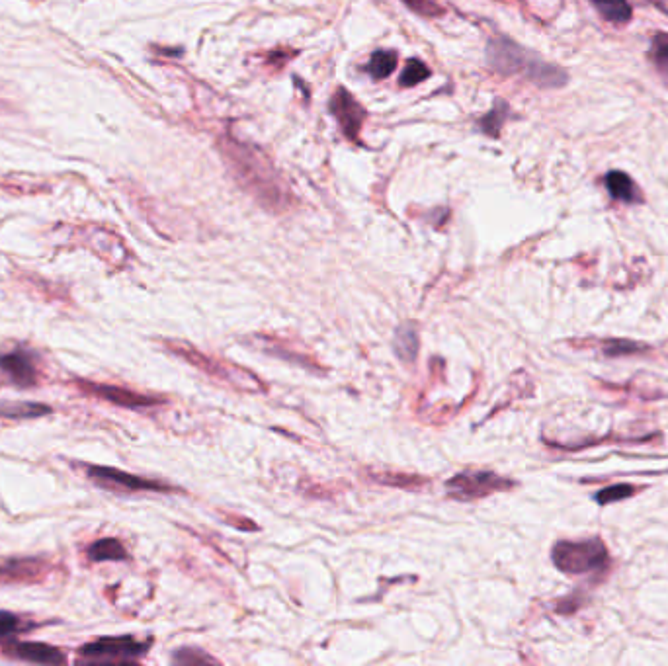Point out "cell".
Instances as JSON below:
<instances>
[{
    "instance_id": "obj_26",
    "label": "cell",
    "mask_w": 668,
    "mask_h": 666,
    "mask_svg": "<svg viewBox=\"0 0 668 666\" xmlns=\"http://www.w3.org/2000/svg\"><path fill=\"white\" fill-rule=\"evenodd\" d=\"M401 2L420 18H442L446 14V8L438 0H401Z\"/></svg>"
},
{
    "instance_id": "obj_10",
    "label": "cell",
    "mask_w": 668,
    "mask_h": 666,
    "mask_svg": "<svg viewBox=\"0 0 668 666\" xmlns=\"http://www.w3.org/2000/svg\"><path fill=\"white\" fill-rule=\"evenodd\" d=\"M0 370L8 377V381L20 389L36 387L40 381V370L36 358L28 350H12L0 356Z\"/></svg>"
},
{
    "instance_id": "obj_22",
    "label": "cell",
    "mask_w": 668,
    "mask_h": 666,
    "mask_svg": "<svg viewBox=\"0 0 668 666\" xmlns=\"http://www.w3.org/2000/svg\"><path fill=\"white\" fill-rule=\"evenodd\" d=\"M647 55H649V61L653 63V67L668 81V34H665V32L655 34Z\"/></svg>"
},
{
    "instance_id": "obj_16",
    "label": "cell",
    "mask_w": 668,
    "mask_h": 666,
    "mask_svg": "<svg viewBox=\"0 0 668 666\" xmlns=\"http://www.w3.org/2000/svg\"><path fill=\"white\" fill-rule=\"evenodd\" d=\"M262 338V336H260ZM264 340V346H262V350L264 352H268L270 356H276V358H282V360H288V362H292V364H297V366H303V368H309V370H315V372H319V370H323L313 358H309V356H305V354H301V352H297V350H293V348H290V346H286V344H278V340H274V338H262Z\"/></svg>"
},
{
    "instance_id": "obj_18",
    "label": "cell",
    "mask_w": 668,
    "mask_h": 666,
    "mask_svg": "<svg viewBox=\"0 0 668 666\" xmlns=\"http://www.w3.org/2000/svg\"><path fill=\"white\" fill-rule=\"evenodd\" d=\"M588 2L596 8V12L604 20H608L612 24H626L631 20L633 10H631L627 0H588Z\"/></svg>"
},
{
    "instance_id": "obj_25",
    "label": "cell",
    "mask_w": 668,
    "mask_h": 666,
    "mask_svg": "<svg viewBox=\"0 0 668 666\" xmlns=\"http://www.w3.org/2000/svg\"><path fill=\"white\" fill-rule=\"evenodd\" d=\"M635 487L633 485H627V483H620V485H612L608 489H602L594 495V500L600 504V506H606V504H612V502H618V500L631 499L635 495Z\"/></svg>"
},
{
    "instance_id": "obj_13",
    "label": "cell",
    "mask_w": 668,
    "mask_h": 666,
    "mask_svg": "<svg viewBox=\"0 0 668 666\" xmlns=\"http://www.w3.org/2000/svg\"><path fill=\"white\" fill-rule=\"evenodd\" d=\"M604 184H606V190L610 192V196L618 202H624V204H641L643 202L641 190L631 180V176L622 172V170L608 172Z\"/></svg>"
},
{
    "instance_id": "obj_23",
    "label": "cell",
    "mask_w": 668,
    "mask_h": 666,
    "mask_svg": "<svg viewBox=\"0 0 668 666\" xmlns=\"http://www.w3.org/2000/svg\"><path fill=\"white\" fill-rule=\"evenodd\" d=\"M600 350L604 356L608 358H620V356H633L639 354L643 350H649L645 344L633 342V340H618V338H610L600 342Z\"/></svg>"
},
{
    "instance_id": "obj_20",
    "label": "cell",
    "mask_w": 668,
    "mask_h": 666,
    "mask_svg": "<svg viewBox=\"0 0 668 666\" xmlns=\"http://www.w3.org/2000/svg\"><path fill=\"white\" fill-rule=\"evenodd\" d=\"M510 116V106L504 100H497L495 106L491 108L489 114H485L483 118H479V129L489 135V137H499L501 135L502 127L506 124Z\"/></svg>"
},
{
    "instance_id": "obj_6",
    "label": "cell",
    "mask_w": 668,
    "mask_h": 666,
    "mask_svg": "<svg viewBox=\"0 0 668 666\" xmlns=\"http://www.w3.org/2000/svg\"><path fill=\"white\" fill-rule=\"evenodd\" d=\"M153 645V639H137L133 635L100 637L79 649V655L90 663L133 665L143 659Z\"/></svg>"
},
{
    "instance_id": "obj_11",
    "label": "cell",
    "mask_w": 668,
    "mask_h": 666,
    "mask_svg": "<svg viewBox=\"0 0 668 666\" xmlns=\"http://www.w3.org/2000/svg\"><path fill=\"white\" fill-rule=\"evenodd\" d=\"M2 653L6 657L26 661V663H38V665H65L67 655L47 643L38 641H10L2 645Z\"/></svg>"
},
{
    "instance_id": "obj_1",
    "label": "cell",
    "mask_w": 668,
    "mask_h": 666,
    "mask_svg": "<svg viewBox=\"0 0 668 666\" xmlns=\"http://www.w3.org/2000/svg\"><path fill=\"white\" fill-rule=\"evenodd\" d=\"M217 149L237 184L251 194L260 208L272 213H284L292 208L295 198L288 182L260 147L237 139L227 131L217 139Z\"/></svg>"
},
{
    "instance_id": "obj_21",
    "label": "cell",
    "mask_w": 668,
    "mask_h": 666,
    "mask_svg": "<svg viewBox=\"0 0 668 666\" xmlns=\"http://www.w3.org/2000/svg\"><path fill=\"white\" fill-rule=\"evenodd\" d=\"M51 415V407L42 403H20V405H0L2 418H42Z\"/></svg>"
},
{
    "instance_id": "obj_14",
    "label": "cell",
    "mask_w": 668,
    "mask_h": 666,
    "mask_svg": "<svg viewBox=\"0 0 668 666\" xmlns=\"http://www.w3.org/2000/svg\"><path fill=\"white\" fill-rule=\"evenodd\" d=\"M368 479L379 485L401 489V491H422L424 487L432 483L428 477H422V475L395 473V471H368Z\"/></svg>"
},
{
    "instance_id": "obj_4",
    "label": "cell",
    "mask_w": 668,
    "mask_h": 666,
    "mask_svg": "<svg viewBox=\"0 0 668 666\" xmlns=\"http://www.w3.org/2000/svg\"><path fill=\"white\" fill-rule=\"evenodd\" d=\"M551 561L561 573L571 577L604 573L610 565V553L600 538H590L583 542L561 540L551 549Z\"/></svg>"
},
{
    "instance_id": "obj_17",
    "label": "cell",
    "mask_w": 668,
    "mask_h": 666,
    "mask_svg": "<svg viewBox=\"0 0 668 666\" xmlns=\"http://www.w3.org/2000/svg\"><path fill=\"white\" fill-rule=\"evenodd\" d=\"M397 63H399L397 51L377 49L376 53L370 57V63L366 65V71L374 81H383V79L393 75V71L397 69Z\"/></svg>"
},
{
    "instance_id": "obj_28",
    "label": "cell",
    "mask_w": 668,
    "mask_h": 666,
    "mask_svg": "<svg viewBox=\"0 0 668 666\" xmlns=\"http://www.w3.org/2000/svg\"><path fill=\"white\" fill-rule=\"evenodd\" d=\"M28 627H32V624H26L18 614L0 610V637H8V635H14V633H20V631H24Z\"/></svg>"
},
{
    "instance_id": "obj_19",
    "label": "cell",
    "mask_w": 668,
    "mask_h": 666,
    "mask_svg": "<svg viewBox=\"0 0 668 666\" xmlns=\"http://www.w3.org/2000/svg\"><path fill=\"white\" fill-rule=\"evenodd\" d=\"M395 352L405 364H413L418 354V334L413 325H403L395 333Z\"/></svg>"
},
{
    "instance_id": "obj_3",
    "label": "cell",
    "mask_w": 668,
    "mask_h": 666,
    "mask_svg": "<svg viewBox=\"0 0 668 666\" xmlns=\"http://www.w3.org/2000/svg\"><path fill=\"white\" fill-rule=\"evenodd\" d=\"M165 346L172 354L182 358L186 364L194 366L196 370L208 375L213 381L223 383V385H227L235 391L251 393V395L268 391L266 383L258 375L252 374L243 366H237L229 360L215 358L211 354H204L202 350H198L192 344L182 342V340H165Z\"/></svg>"
},
{
    "instance_id": "obj_2",
    "label": "cell",
    "mask_w": 668,
    "mask_h": 666,
    "mask_svg": "<svg viewBox=\"0 0 668 666\" xmlns=\"http://www.w3.org/2000/svg\"><path fill=\"white\" fill-rule=\"evenodd\" d=\"M487 63L501 77H522L543 90L563 88L569 83V73L563 67L504 36H495L487 43Z\"/></svg>"
},
{
    "instance_id": "obj_27",
    "label": "cell",
    "mask_w": 668,
    "mask_h": 666,
    "mask_svg": "<svg viewBox=\"0 0 668 666\" xmlns=\"http://www.w3.org/2000/svg\"><path fill=\"white\" fill-rule=\"evenodd\" d=\"M172 663L178 665H217L219 661L200 649H180L174 653Z\"/></svg>"
},
{
    "instance_id": "obj_5",
    "label": "cell",
    "mask_w": 668,
    "mask_h": 666,
    "mask_svg": "<svg viewBox=\"0 0 668 666\" xmlns=\"http://www.w3.org/2000/svg\"><path fill=\"white\" fill-rule=\"evenodd\" d=\"M518 483L487 469H465L446 481L448 497L460 502L487 499L497 493L516 489Z\"/></svg>"
},
{
    "instance_id": "obj_12",
    "label": "cell",
    "mask_w": 668,
    "mask_h": 666,
    "mask_svg": "<svg viewBox=\"0 0 668 666\" xmlns=\"http://www.w3.org/2000/svg\"><path fill=\"white\" fill-rule=\"evenodd\" d=\"M47 575L43 559H8L0 563V583H38Z\"/></svg>"
},
{
    "instance_id": "obj_29",
    "label": "cell",
    "mask_w": 668,
    "mask_h": 666,
    "mask_svg": "<svg viewBox=\"0 0 668 666\" xmlns=\"http://www.w3.org/2000/svg\"><path fill=\"white\" fill-rule=\"evenodd\" d=\"M297 55V51H280V49H276V51H272L270 55H268V61H266V65H276V67H282L284 63H288L292 57H295Z\"/></svg>"
},
{
    "instance_id": "obj_9",
    "label": "cell",
    "mask_w": 668,
    "mask_h": 666,
    "mask_svg": "<svg viewBox=\"0 0 668 666\" xmlns=\"http://www.w3.org/2000/svg\"><path fill=\"white\" fill-rule=\"evenodd\" d=\"M75 385L92 395L98 397L102 401H108L116 407H124V409H151V407H159L165 405L167 399L157 397V395H147V393H139L127 387H120V385H108V383H96V381H86V379H77Z\"/></svg>"
},
{
    "instance_id": "obj_24",
    "label": "cell",
    "mask_w": 668,
    "mask_h": 666,
    "mask_svg": "<svg viewBox=\"0 0 668 666\" xmlns=\"http://www.w3.org/2000/svg\"><path fill=\"white\" fill-rule=\"evenodd\" d=\"M432 75L430 67H426L424 61L420 59H409L401 77H399V86L403 88H413L417 84L424 83Z\"/></svg>"
},
{
    "instance_id": "obj_8",
    "label": "cell",
    "mask_w": 668,
    "mask_h": 666,
    "mask_svg": "<svg viewBox=\"0 0 668 666\" xmlns=\"http://www.w3.org/2000/svg\"><path fill=\"white\" fill-rule=\"evenodd\" d=\"M329 110L333 114L334 120L338 127L342 129L344 137L356 145H362V137L360 131L364 127V122L368 118L366 108L360 104V100L346 90L344 86H338L331 96L329 102Z\"/></svg>"
},
{
    "instance_id": "obj_15",
    "label": "cell",
    "mask_w": 668,
    "mask_h": 666,
    "mask_svg": "<svg viewBox=\"0 0 668 666\" xmlns=\"http://www.w3.org/2000/svg\"><path fill=\"white\" fill-rule=\"evenodd\" d=\"M88 559L92 563H104V561H127L129 559V551L126 545L116 540V538H104L98 542L92 543L88 547Z\"/></svg>"
},
{
    "instance_id": "obj_7",
    "label": "cell",
    "mask_w": 668,
    "mask_h": 666,
    "mask_svg": "<svg viewBox=\"0 0 668 666\" xmlns=\"http://www.w3.org/2000/svg\"><path fill=\"white\" fill-rule=\"evenodd\" d=\"M86 475L92 483L110 489V491H118V493H141V491H151V493H176L178 489L161 483V481H153V479H145L139 475H131L122 469L116 467H102V465H88L86 467Z\"/></svg>"
}]
</instances>
